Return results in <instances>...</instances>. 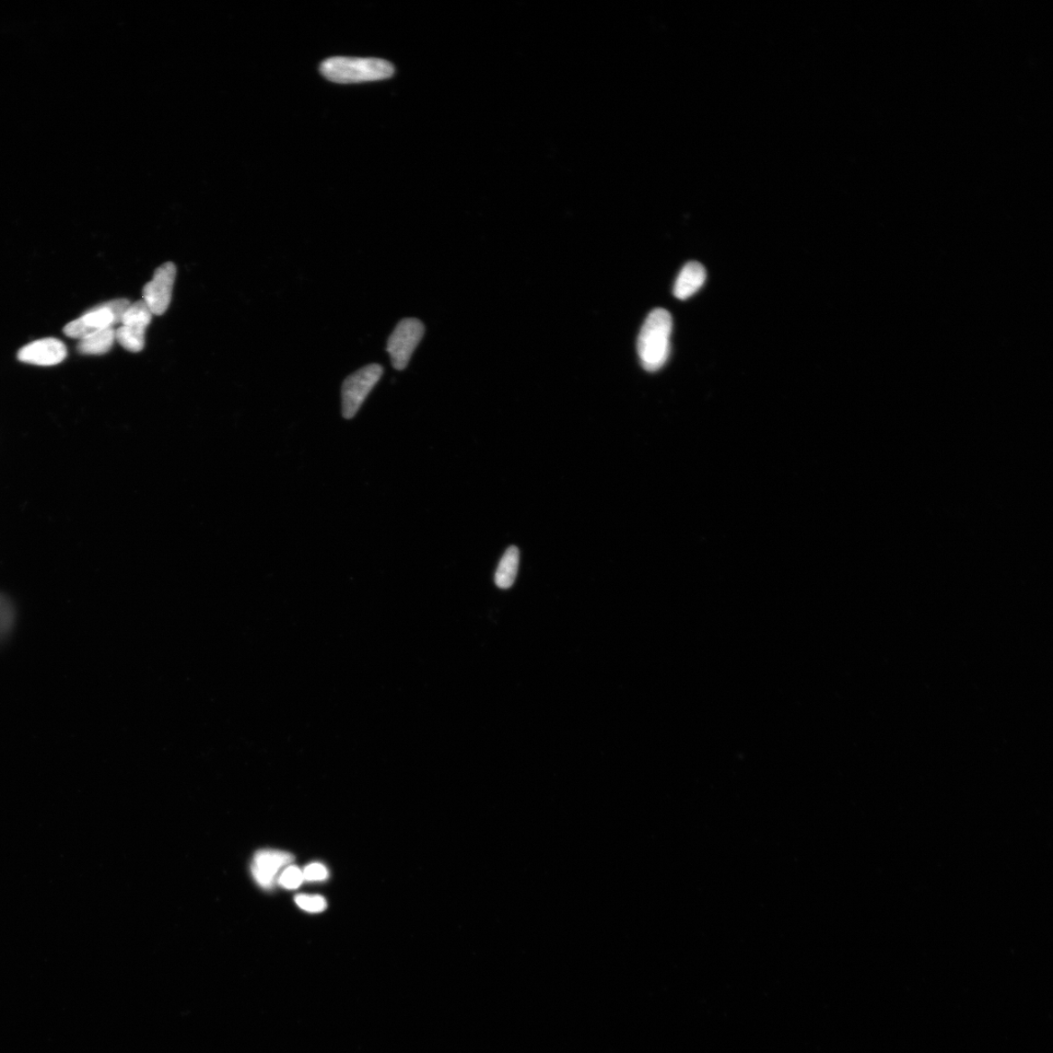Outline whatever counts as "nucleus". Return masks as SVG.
<instances>
[{
  "label": "nucleus",
  "instance_id": "nucleus-17",
  "mask_svg": "<svg viewBox=\"0 0 1053 1053\" xmlns=\"http://www.w3.org/2000/svg\"><path fill=\"white\" fill-rule=\"evenodd\" d=\"M303 879L306 881H323L326 880L328 870L321 863H311L307 866L302 871Z\"/></svg>",
  "mask_w": 1053,
  "mask_h": 1053
},
{
  "label": "nucleus",
  "instance_id": "nucleus-5",
  "mask_svg": "<svg viewBox=\"0 0 1053 1053\" xmlns=\"http://www.w3.org/2000/svg\"><path fill=\"white\" fill-rule=\"evenodd\" d=\"M424 334L425 326L418 320L405 319L397 324L386 346L394 369L401 371L408 366Z\"/></svg>",
  "mask_w": 1053,
  "mask_h": 1053
},
{
  "label": "nucleus",
  "instance_id": "nucleus-11",
  "mask_svg": "<svg viewBox=\"0 0 1053 1053\" xmlns=\"http://www.w3.org/2000/svg\"><path fill=\"white\" fill-rule=\"evenodd\" d=\"M78 350L82 355L101 356L107 354L115 341V331L112 328L92 334L79 339Z\"/></svg>",
  "mask_w": 1053,
  "mask_h": 1053
},
{
  "label": "nucleus",
  "instance_id": "nucleus-16",
  "mask_svg": "<svg viewBox=\"0 0 1053 1053\" xmlns=\"http://www.w3.org/2000/svg\"><path fill=\"white\" fill-rule=\"evenodd\" d=\"M303 881L302 871L296 866H288L279 878V884L288 889L298 888Z\"/></svg>",
  "mask_w": 1053,
  "mask_h": 1053
},
{
  "label": "nucleus",
  "instance_id": "nucleus-7",
  "mask_svg": "<svg viewBox=\"0 0 1053 1053\" xmlns=\"http://www.w3.org/2000/svg\"><path fill=\"white\" fill-rule=\"evenodd\" d=\"M67 347L60 339L45 338L20 349L18 358L23 363L38 366H54L64 361Z\"/></svg>",
  "mask_w": 1053,
  "mask_h": 1053
},
{
  "label": "nucleus",
  "instance_id": "nucleus-1",
  "mask_svg": "<svg viewBox=\"0 0 1053 1053\" xmlns=\"http://www.w3.org/2000/svg\"><path fill=\"white\" fill-rule=\"evenodd\" d=\"M671 333L670 313L663 309L652 310L638 338V355L644 369L652 373L665 365L670 355Z\"/></svg>",
  "mask_w": 1053,
  "mask_h": 1053
},
{
  "label": "nucleus",
  "instance_id": "nucleus-2",
  "mask_svg": "<svg viewBox=\"0 0 1053 1053\" xmlns=\"http://www.w3.org/2000/svg\"><path fill=\"white\" fill-rule=\"evenodd\" d=\"M394 70L392 63L376 58L333 57L320 66L326 79L341 85L388 79Z\"/></svg>",
  "mask_w": 1053,
  "mask_h": 1053
},
{
  "label": "nucleus",
  "instance_id": "nucleus-14",
  "mask_svg": "<svg viewBox=\"0 0 1053 1053\" xmlns=\"http://www.w3.org/2000/svg\"><path fill=\"white\" fill-rule=\"evenodd\" d=\"M15 608L6 596L0 594V641L4 640L14 628Z\"/></svg>",
  "mask_w": 1053,
  "mask_h": 1053
},
{
  "label": "nucleus",
  "instance_id": "nucleus-3",
  "mask_svg": "<svg viewBox=\"0 0 1053 1053\" xmlns=\"http://www.w3.org/2000/svg\"><path fill=\"white\" fill-rule=\"evenodd\" d=\"M129 304L130 302L125 299L99 304L98 307L87 311L81 318L69 322L65 327L64 332L70 338L81 339L99 331L109 329V328L122 322V315Z\"/></svg>",
  "mask_w": 1053,
  "mask_h": 1053
},
{
  "label": "nucleus",
  "instance_id": "nucleus-12",
  "mask_svg": "<svg viewBox=\"0 0 1053 1053\" xmlns=\"http://www.w3.org/2000/svg\"><path fill=\"white\" fill-rule=\"evenodd\" d=\"M152 312L148 307V304L142 300L134 303L129 304L125 310L122 323L123 326L142 328L146 329L152 320Z\"/></svg>",
  "mask_w": 1053,
  "mask_h": 1053
},
{
  "label": "nucleus",
  "instance_id": "nucleus-8",
  "mask_svg": "<svg viewBox=\"0 0 1053 1053\" xmlns=\"http://www.w3.org/2000/svg\"><path fill=\"white\" fill-rule=\"evenodd\" d=\"M294 860L291 853L278 850H261L256 853L252 873L257 884L272 887L278 872Z\"/></svg>",
  "mask_w": 1053,
  "mask_h": 1053
},
{
  "label": "nucleus",
  "instance_id": "nucleus-13",
  "mask_svg": "<svg viewBox=\"0 0 1053 1053\" xmlns=\"http://www.w3.org/2000/svg\"><path fill=\"white\" fill-rule=\"evenodd\" d=\"M146 329L142 328L122 326L115 331V339L120 345L131 353H139L145 346Z\"/></svg>",
  "mask_w": 1053,
  "mask_h": 1053
},
{
  "label": "nucleus",
  "instance_id": "nucleus-10",
  "mask_svg": "<svg viewBox=\"0 0 1053 1053\" xmlns=\"http://www.w3.org/2000/svg\"><path fill=\"white\" fill-rule=\"evenodd\" d=\"M520 553L517 546H510L500 559L495 575V582L500 590L510 589L518 577Z\"/></svg>",
  "mask_w": 1053,
  "mask_h": 1053
},
{
  "label": "nucleus",
  "instance_id": "nucleus-4",
  "mask_svg": "<svg viewBox=\"0 0 1053 1053\" xmlns=\"http://www.w3.org/2000/svg\"><path fill=\"white\" fill-rule=\"evenodd\" d=\"M383 368L380 364H370L351 374L342 388L343 416L353 418L364 403L367 396L381 380Z\"/></svg>",
  "mask_w": 1053,
  "mask_h": 1053
},
{
  "label": "nucleus",
  "instance_id": "nucleus-6",
  "mask_svg": "<svg viewBox=\"0 0 1053 1053\" xmlns=\"http://www.w3.org/2000/svg\"><path fill=\"white\" fill-rule=\"evenodd\" d=\"M176 274H177V268L173 263L163 264L144 287L143 301L148 304L152 314L161 315L168 310Z\"/></svg>",
  "mask_w": 1053,
  "mask_h": 1053
},
{
  "label": "nucleus",
  "instance_id": "nucleus-15",
  "mask_svg": "<svg viewBox=\"0 0 1053 1053\" xmlns=\"http://www.w3.org/2000/svg\"><path fill=\"white\" fill-rule=\"evenodd\" d=\"M297 905L310 913H320L327 908V901L320 896L299 895L295 898Z\"/></svg>",
  "mask_w": 1053,
  "mask_h": 1053
},
{
  "label": "nucleus",
  "instance_id": "nucleus-9",
  "mask_svg": "<svg viewBox=\"0 0 1053 1053\" xmlns=\"http://www.w3.org/2000/svg\"><path fill=\"white\" fill-rule=\"evenodd\" d=\"M706 280V272L704 266L698 262L688 263L675 281L674 296L679 300L692 297L704 286Z\"/></svg>",
  "mask_w": 1053,
  "mask_h": 1053
}]
</instances>
